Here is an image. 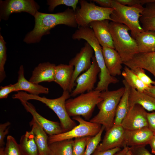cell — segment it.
Listing matches in <instances>:
<instances>
[{"mask_svg": "<svg viewBox=\"0 0 155 155\" xmlns=\"http://www.w3.org/2000/svg\"><path fill=\"white\" fill-rule=\"evenodd\" d=\"M34 17V27L27 33L23 40L28 44L39 42L43 36L49 34L50 30L57 25L63 24L72 28L78 26L75 12L69 8L63 11L55 13L38 11Z\"/></svg>", "mask_w": 155, "mask_h": 155, "instance_id": "obj_1", "label": "cell"}, {"mask_svg": "<svg viewBox=\"0 0 155 155\" xmlns=\"http://www.w3.org/2000/svg\"><path fill=\"white\" fill-rule=\"evenodd\" d=\"M70 96V94L68 90L63 91L60 97L52 99L32 95L23 91H19L14 95L15 98L20 101H28L33 100L45 104L56 114L64 132L71 130L77 125L75 122L68 115L65 107L66 101Z\"/></svg>", "mask_w": 155, "mask_h": 155, "instance_id": "obj_2", "label": "cell"}, {"mask_svg": "<svg viewBox=\"0 0 155 155\" xmlns=\"http://www.w3.org/2000/svg\"><path fill=\"white\" fill-rule=\"evenodd\" d=\"M124 91V87H122L101 92L102 99L97 105L99 112L89 121L103 126L106 131L110 129L113 125L117 108Z\"/></svg>", "mask_w": 155, "mask_h": 155, "instance_id": "obj_3", "label": "cell"}, {"mask_svg": "<svg viewBox=\"0 0 155 155\" xmlns=\"http://www.w3.org/2000/svg\"><path fill=\"white\" fill-rule=\"evenodd\" d=\"M109 28L115 49L120 56L123 64L139 53L136 42L130 35L129 28L123 24L111 21L109 23Z\"/></svg>", "mask_w": 155, "mask_h": 155, "instance_id": "obj_4", "label": "cell"}, {"mask_svg": "<svg viewBox=\"0 0 155 155\" xmlns=\"http://www.w3.org/2000/svg\"><path fill=\"white\" fill-rule=\"evenodd\" d=\"M112 8L114 11L111 16L112 22L123 24L131 31L134 38L144 31L140 23V18L144 7L140 5L129 6L122 5L116 0H113Z\"/></svg>", "mask_w": 155, "mask_h": 155, "instance_id": "obj_5", "label": "cell"}, {"mask_svg": "<svg viewBox=\"0 0 155 155\" xmlns=\"http://www.w3.org/2000/svg\"><path fill=\"white\" fill-rule=\"evenodd\" d=\"M100 92L94 90L67 100L65 107L69 115L73 117L82 116L85 120H89L95 106L102 99Z\"/></svg>", "mask_w": 155, "mask_h": 155, "instance_id": "obj_6", "label": "cell"}, {"mask_svg": "<svg viewBox=\"0 0 155 155\" xmlns=\"http://www.w3.org/2000/svg\"><path fill=\"white\" fill-rule=\"evenodd\" d=\"M80 7H77L75 16L78 26L79 27L89 26L92 22L108 20L112 21L111 16L113 8H106L96 5L85 0L79 1Z\"/></svg>", "mask_w": 155, "mask_h": 155, "instance_id": "obj_7", "label": "cell"}, {"mask_svg": "<svg viewBox=\"0 0 155 155\" xmlns=\"http://www.w3.org/2000/svg\"><path fill=\"white\" fill-rule=\"evenodd\" d=\"M72 119L78 121L79 124L69 131L57 135L49 136L48 144L79 137L93 136L99 132L102 127L101 125L86 121L80 116L73 117Z\"/></svg>", "mask_w": 155, "mask_h": 155, "instance_id": "obj_8", "label": "cell"}, {"mask_svg": "<svg viewBox=\"0 0 155 155\" xmlns=\"http://www.w3.org/2000/svg\"><path fill=\"white\" fill-rule=\"evenodd\" d=\"M40 8L38 3L34 0H1L0 20H7L11 14L22 12L34 17Z\"/></svg>", "mask_w": 155, "mask_h": 155, "instance_id": "obj_9", "label": "cell"}, {"mask_svg": "<svg viewBox=\"0 0 155 155\" xmlns=\"http://www.w3.org/2000/svg\"><path fill=\"white\" fill-rule=\"evenodd\" d=\"M94 53L92 47L87 42H86L80 52L69 61V64L74 67V71L68 89L71 92L75 85V81L80 74L86 71L91 67L92 58Z\"/></svg>", "mask_w": 155, "mask_h": 155, "instance_id": "obj_10", "label": "cell"}, {"mask_svg": "<svg viewBox=\"0 0 155 155\" xmlns=\"http://www.w3.org/2000/svg\"><path fill=\"white\" fill-rule=\"evenodd\" d=\"M100 70L94 55L92 59L90 67L79 76L76 79V86L71 93V96L75 97L85 92L93 90Z\"/></svg>", "mask_w": 155, "mask_h": 155, "instance_id": "obj_11", "label": "cell"}, {"mask_svg": "<svg viewBox=\"0 0 155 155\" xmlns=\"http://www.w3.org/2000/svg\"><path fill=\"white\" fill-rule=\"evenodd\" d=\"M147 112L141 106L135 104L129 107L121 125L125 130H134L148 127Z\"/></svg>", "mask_w": 155, "mask_h": 155, "instance_id": "obj_12", "label": "cell"}, {"mask_svg": "<svg viewBox=\"0 0 155 155\" xmlns=\"http://www.w3.org/2000/svg\"><path fill=\"white\" fill-rule=\"evenodd\" d=\"M125 130L121 125H113L106 133L96 150L105 151L116 148L126 147L124 144Z\"/></svg>", "mask_w": 155, "mask_h": 155, "instance_id": "obj_13", "label": "cell"}, {"mask_svg": "<svg viewBox=\"0 0 155 155\" xmlns=\"http://www.w3.org/2000/svg\"><path fill=\"white\" fill-rule=\"evenodd\" d=\"M20 101L26 111L31 114L33 118L39 123L49 136L64 132L60 123L49 120L42 116L37 112L34 106L28 101Z\"/></svg>", "mask_w": 155, "mask_h": 155, "instance_id": "obj_14", "label": "cell"}, {"mask_svg": "<svg viewBox=\"0 0 155 155\" xmlns=\"http://www.w3.org/2000/svg\"><path fill=\"white\" fill-rule=\"evenodd\" d=\"M153 135L148 127L131 130H125V145L128 147L146 146L149 144Z\"/></svg>", "mask_w": 155, "mask_h": 155, "instance_id": "obj_15", "label": "cell"}, {"mask_svg": "<svg viewBox=\"0 0 155 155\" xmlns=\"http://www.w3.org/2000/svg\"><path fill=\"white\" fill-rule=\"evenodd\" d=\"M109 20H104L92 22L90 26L102 47L115 49L112 38L109 28Z\"/></svg>", "mask_w": 155, "mask_h": 155, "instance_id": "obj_16", "label": "cell"}, {"mask_svg": "<svg viewBox=\"0 0 155 155\" xmlns=\"http://www.w3.org/2000/svg\"><path fill=\"white\" fill-rule=\"evenodd\" d=\"M124 64L130 69L139 67L150 72L154 78L153 86L155 87V52L146 53H139L131 60Z\"/></svg>", "mask_w": 155, "mask_h": 155, "instance_id": "obj_17", "label": "cell"}, {"mask_svg": "<svg viewBox=\"0 0 155 155\" xmlns=\"http://www.w3.org/2000/svg\"><path fill=\"white\" fill-rule=\"evenodd\" d=\"M18 75L17 82L14 84L16 92L24 91L28 92L29 94L36 95L49 93V90L48 88L38 84L33 83L25 78L22 65L20 67Z\"/></svg>", "mask_w": 155, "mask_h": 155, "instance_id": "obj_18", "label": "cell"}, {"mask_svg": "<svg viewBox=\"0 0 155 155\" xmlns=\"http://www.w3.org/2000/svg\"><path fill=\"white\" fill-rule=\"evenodd\" d=\"M102 52L106 66L110 74L115 77L121 74L122 59L115 49L102 47Z\"/></svg>", "mask_w": 155, "mask_h": 155, "instance_id": "obj_19", "label": "cell"}, {"mask_svg": "<svg viewBox=\"0 0 155 155\" xmlns=\"http://www.w3.org/2000/svg\"><path fill=\"white\" fill-rule=\"evenodd\" d=\"M56 65L49 62L40 63L34 69L29 81L36 84L54 82Z\"/></svg>", "mask_w": 155, "mask_h": 155, "instance_id": "obj_20", "label": "cell"}, {"mask_svg": "<svg viewBox=\"0 0 155 155\" xmlns=\"http://www.w3.org/2000/svg\"><path fill=\"white\" fill-rule=\"evenodd\" d=\"M128 103L129 107L138 104L148 111H155V98L145 92L139 91L131 87Z\"/></svg>", "mask_w": 155, "mask_h": 155, "instance_id": "obj_21", "label": "cell"}, {"mask_svg": "<svg viewBox=\"0 0 155 155\" xmlns=\"http://www.w3.org/2000/svg\"><path fill=\"white\" fill-rule=\"evenodd\" d=\"M34 134V140L38 148L39 155H49V149L48 137L46 133L35 119L33 118L30 122Z\"/></svg>", "mask_w": 155, "mask_h": 155, "instance_id": "obj_22", "label": "cell"}, {"mask_svg": "<svg viewBox=\"0 0 155 155\" xmlns=\"http://www.w3.org/2000/svg\"><path fill=\"white\" fill-rule=\"evenodd\" d=\"M74 67L62 64L56 65L54 82L59 85L63 91H68L74 71Z\"/></svg>", "mask_w": 155, "mask_h": 155, "instance_id": "obj_23", "label": "cell"}, {"mask_svg": "<svg viewBox=\"0 0 155 155\" xmlns=\"http://www.w3.org/2000/svg\"><path fill=\"white\" fill-rule=\"evenodd\" d=\"M140 53L155 52V32L144 31L135 38Z\"/></svg>", "mask_w": 155, "mask_h": 155, "instance_id": "obj_24", "label": "cell"}, {"mask_svg": "<svg viewBox=\"0 0 155 155\" xmlns=\"http://www.w3.org/2000/svg\"><path fill=\"white\" fill-rule=\"evenodd\" d=\"M122 82L125 91L117 108L113 125H121L129 109L128 99L131 87L124 79Z\"/></svg>", "mask_w": 155, "mask_h": 155, "instance_id": "obj_25", "label": "cell"}, {"mask_svg": "<svg viewBox=\"0 0 155 155\" xmlns=\"http://www.w3.org/2000/svg\"><path fill=\"white\" fill-rule=\"evenodd\" d=\"M144 31L155 32V2L146 5L140 18Z\"/></svg>", "mask_w": 155, "mask_h": 155, "instance_id": "obj_26", "label": "cell"}, {"mask_svg": "<svg viewBox=\"0 0 155 155\" xmlns=\"http://www.w3.org/2000/svg\"><path fill=\"white\" fill-rule=\"evenodd\" d=\"M24 155H39L33 133L31 130L27 131L20 138L19 144Z\"/></svg>", "mask_w": 155, "mask_h": 155, "instance_id": "obj_27", "label": "cell"}, {"mask_svg": "<svg viewBox=\"0 0 155 155\" xmlns=\"http://www.w3.org/2000/svg\"><path fill=\"white\" fill-rule=\"evenodd\" d=\"M73 141L66 140L49 144V155H73Z\"/></svg>", "mask_w": 155, "mask_h": 155, "instance_id": "obj_28", "label": "cell"}, {"mask_svg": "<svg viewBox=\"0 0 155 155\" xmlns=\"http://www.w3.org/2000/svg\"><path fill=\"white\" fill-rule=\"evenodd\" d=\"M121 74L130 87L137 90L144 92L149 87L144 83L130 68L125 66Z\"/></svg>", "mask_w": 155, "mask_h": 155, "instance_id": "obj_29", "label": "cell"}, {"mask_svg": "<svg viewBox=\"0 0 155 155\" xmlns=\"http://www.w3.org/2000/svg\"><path fill=\"white\" fill-rule=\"evenodd\" d=\"M4 155H24L19 144L12 136L7 137L6 146L4 150Z\"/></svg>", "mask_w": 155, "mask_h": 155, "instance_id": "obj_30", "label": "cell"}, {"mask_svg": "<svg viewBox=\"0 0 155 155\" xmlns=\"http://www.w3.org/2000/svg\"><path fill=\"white\" fill-rule=\"evenodd\" d=\"M6 42L0 34V82H2L6 77L4 65L7 59Z\"/></svg>", "mask_w": 155, "mask_h": 155, "instance_id": "obj_31", "label": "cell"}, {"mask_svg": "<svg viewBox=\"0 0 155 155\" xmlns=\"http://www.w3.org/2000/svg\"><path fill=\"white\" fill-rule=\"evenodd\" d=\"M104 130V127L102 126L99 132L95 135L90 137L87 144L83 155H91L93 153L101 141L102 135Z\"/></svg>", "mask_w": 155, "mask_h": 155, "instance_id": "obj_32", "label": "cell"}, {"mask_svg": "<svg viewBox=\"0 0 155 155\" xmlns=\"http://www.w3.org/2000/svg\"><path fill=\"white\" fill-rule=\"evenodd\" d=\"M91 136L75 138L73 145V155H83L87 143Z\"/></svg>", "mask_w": 155, "mask_h": 155, "instance_id": "obj_33", "label": "cell"}, {"mask_svg": "<svg viewBox=\"0 0 155 155\" xmlns=\"http://www.w3.org/2000/svg\"><path fill=\"white\" fill-rule=\"evenodd\" d=\"M47 4L49 5L48 10L53 12L55 8L60 5H64L71 7L75 12L77 7V5L79 2L78 0H48Z\"/></svg>", "mask_w": 155, "mask_h": 155, "instance_id": "obj_34", "label": "cell"}, {"mask_svg": "<svg viewBox=\"0 0 155 155\" xmlns=\"http://www.w3.org/2000/svg\"><path fill=\"white\" fill-rule=\"evenodd\" d=\"M131 69L141 81L149 87H150L154 85V81L152 80L146 74L144 69L139 67H133Z\"/></svg>", "mask_w": 155, "mask_h": 155, "instance_id": "obj_35", "label": "cell"}, {"mask_svg": "<svg viewBox=\"0 0 155 155\" xmlns=\"http://www.w3.org/2000/svg\"><path fill=\"white\" fill-rule=\"evenodd\" d=\"M145 146L128 147L132 155H154L151 154L146 148Z\"/></svg>", "mask_w": 155, "mask_h": 155, "instance_id": "obj_36", "label": "cell"}, {"mask_svg": "<svg viewBox=\"0 0 155 155\" xmlns=\"http://www.w3.org/2000/svg\"><path fill=\"white\" fill-rule=\"evenodd\" d=\"M10 123L7 122L0 125V147H3L5 145L4 141L5 136L8 133L9 128L7 127L10 125Z\"/></svg>", "mask_w": 155, "mask_h": 155, "instance_id": "obj_37", "label": "cell"}, {"mask_svg": "<svg viewBox=\"0 0 155 155\" xmlns=\"http://www.w3.org/2000/svg\"><path fill=\"white\" fill-rule=\"evenodd\" d=\"M13 92H16L14 84H10L4 86H1L0 98H7L9 94Z\"/></svg>", "mask_w": 155, "mask_h": 155, "instance_id": "obj_38", "label": "cell"}, {"mask_svg": "<svg viewBox=\"0 0 155 155\" xmlns=\"http://www.w3.org/2000/svg\"><path fill=\"white\" fill-rule=\"evenodd\" d=\"M147 118L148 128L155 135V111L152 113H147Z\"/></svg>", "mask_w": 155, "mask_h": 155, "instance_id": "obj_39", "label": "cell"}, {"mask_svg": "<svg viewBox=\"0 0 155 155\" xmlns=\"http://www.w3.org/2000/svg\"><path fill=\"white\" fill-rule=\"evenodd\" d=\"M121 150V148H116L102 151H98L96 150L92 154V155H114L116 153Z\"/></svg>", "mask_w": 155, "mask_h": 155, "instance_id": "obj_40", "label": "cell"}, {"mask_svg": "<svg viewBox=\"0 0 155 155\" xmlns=\"http://www.w3.org/2000/svg\"><path fill=\"white\" fill-rule=\"evenodd\" d=\"M113 0H93L91 1L97 3L101 7L113 8Z\"/></svg>", "mask_w": 155, "mask_h": 155, "instance_id": "obj_41", "label": "cell"}, {"mask_svg": "<svg viewBox=\"0 0 155 155\" xmlns=\"http://www.w3.org/2000/svg\"><path fill=\"white\" fill-rule=\"evenodd\" d=\"M116 0L117 2L120 3L125 5L132 6L136 5H140V0Z\"/></svg>", "mask_w": 155, "mask_h": 155, "instance_id": "obj_42", "label": "cell"}, {"mask_svg": "<svg viewBox=\"0 0 155 155\" xmlns=\"http://www.w3.org/2000/svg\"><path fill=\"white\" fill-rule=\"evenodd\" d=\"M151 149V152L155 154V135H154L150 139L149 144Z\"/></svg>", "mask_w": 155, "mask_h": 155, "instance_id": "obj_43", "label": "cell"}, {"mask_svg": "<svg viewBox=\"0 0 155 155\" xmlns=\"http://www.w3.org/2000/svg\"><path fill=\"white\" fill-rule=\"evenodd\" d=\"M144 92L155 98V87L153 85L149 87Z\"/></svg>", "mask_w": 155, "mask_h": 155, "instance_id": "obj_44", "label": "cell"}, {"mask_svg": "<svg viewBox=\"0 0 155 155\" xmlns=\"http://www.w3.org/2000/svg\"><path fill=\"white\" fill-rule=\"evenodd\" d=\"M128 151V147L123 148L122 149L116 153L114 155H124Z\"/></svg>", "mask_w": 155, "mask_h": 155, "instance_id": "obj_45", "label": "cell"}, {"mask_svg": "<svg viewBox=\"0 0 155 155\" xmlns=\"http://www.w3.org/2000/svg\"><path fill=\"white\" fill-rule=\"evenodd\" d=\"M4 148L3 147H0V155H4Z\"/></svg>", "mask_w": 155, "mask_h": 155, "instance_id": "obj_46", "label": "cell"}, {"mask_svg": "<svg viewBox=\"0 0 155 155\" xmlns=\"http://www.w3.org/2000/svg\"><path fill=\"white\" fill-rule=\"evenodd\" d=\"M127 153L128 155H132L131 152H130L129 151V150L128 149V151L127 152Z\"/></svg>", "mask_w": 155, "mask_h": 155, "instance_id": "obj_47", "label": "cell"}, {"mask_svg": "<svg viewBox=\"0 0 155 155\" xmlns=\"http://www.w3.org/2000/svg\"><path fill=\"white\" fill-rule=\"evenodd\" d=\"M127 153L124 155H128V154H127Z\"/></svg>", "mask_w": 155, "mask_h": 155, "instance_id": "obj_48", "label": "cell"}, {"mask_svg": "<svg viewBox=\"0 0 155 155\" xmlns=\"http://www.w3.org/2000/svg\"></svg>", "mask_w": 155, "mask_h": 155, "instance_id": "obj_49", "label": "cell"}]
</instances>
